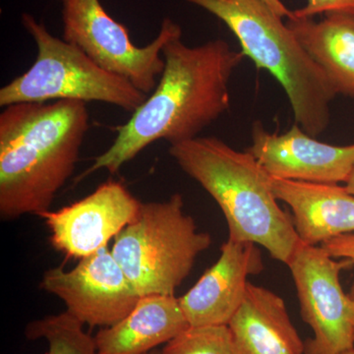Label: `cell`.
I'll use <instances>...</instances> for the list:
<instances>
[{"label": "cell", "instance_id": "cell-1", "mask_svg": "<svg viewBox=\"0 0 354 354\" xmlns=\"http://www.w3.org/2000/svg\"><path fill=\"white\" fill-rule=\"evenodd\" d=\"M165 65L157 87L133 111L106 152L76 181L106 169L116 174L127 162L160 140L169 145L197 138L198 134L228 111L230 78L244 58L241 51L218 39L197 46L181 37L162 48Z\"/></svg>", "mask_w": 354, "mask_h": 354}, {"label": "cell", "instance_id": "cell-2", "mask_svg": "<svg viewBox=\"0 0 354 354\" xmlns=\"http://www.w3.org/2000/svg\"><path fill=\"white\" fill-rule=\"evenodd\" d=\"M90 129L87 104L22 102L0 113V216L50 211L75 171Z\"/></svg>", "mask_w": 354, "mask_h": 354}, {"label": "cell", "instance_id": "cell-3", "mask_svg": "<svg viewBox=\"0 0 354 354\" xmlns=\"http://www.w3.org/2000/svg\"><path fill=\"white\" fill-rule=\"evenodd\" d=\"M169 153L218 205L228 239L264 247L272 259L288 265L300 239L292 216L279 206L271 174L252 153L216 137L174 144Z\"/></svg>", "mask_w": 354, "mask_h": 354}, {"label": "cell", "instance_id": "cell-4", "mask_svg": "<svg viewBox=\"0 0 354 354\" xmlns=\"http://www.w3.org/2000/svg\"><path fill=\"white\" fill-rule=\"evenodd\" d=\"M213 14L234 32L244 57L285 88L295 121L310 136L329 127L337 93L281 16L264 0H184Z\"/></svg>", "mask_w": 354, "mask_h": 354}, {"label": "cell", "instance_id": "cell-5", "mask_svg": "<svg viewBox=\"0 0 354 354\" xmlns=\"http://www.w3.org/2000/svg\"><path fill=\"white\" fill-rule=\"evenodd\" d=\"M183 206L179 193L167 201L142 203L136 218L114 239L111 253L141 297L174 295L213 243Z\"/></svg>", "mask_w": 354, "mask_h": 354}, {"label": "cell", "instance_id": "cell-6", "mask_svg": "<svg viewBox=\"0 0 354 354\" xmlns=\"http://www.w3.org/2000/svg\"><path fill=\"white\" fill-rule=\"evenodd\" d=\"M36 43L34 64L0 90V106L22 102H97L136 111L147 95L125 79L95 64L75 44L51 35L29 13L21 17Z\"/></svg>", "mask_w": 354, "mask_h": 354}, {"label": "cell", "instance_id": "cell-7", "mask_svg": "<svg viewBox=\"0 0 354 354\" xmlns=\"http://www.w3.org/2000/svg\"><path fill=\"white\" fill-rule=\"evenodd\" d=\"M62 1L64 39L78 46L102 68L150 95L164 72L162 48L181 37L180 26L165 18L152 43L137 46L127 28L111 17L100 0Z\"/></svg>", "mask_w": 354, "mask_h": 354}, {"label": "cell", "instance_id": "cell-8", "mask_svg": "<svg viewBox=\"0 0 354 354\" xmlns=\"http://www.w3.org/2000/svg\"><path fill=\"white\" fill-rule=\"evenodd\" d=\"M354 262L333 257L322 246L299 241L288 263L302 320L314 333L305 354H342L354 348V306L339 276Z\"/></svg>", "mask_w": 354, "mask_h": 354}, {"label": "cell", "instance_id": "cell-9", "mask_svg": "<svg viewBox=\"0 0 354 354\" xmlns=\"http://www.w3.org/2000/svg\"><path fill=\"white\" fill-rule=\"evenodd\" d=\"M41 286L62 299L70 315L90 327H111L138 304L140 295L108 247L65 271L44 272Z\"/></svg>", "mask_w": 354, "mask_h": 354}, {"label": "cell", "instance_id": "cell-10", "mask_svg": "<svg viewBox=\"0 0 354 354\" xmlns=\"http://www.w3.org/2000/svg\"><path fill=\"white\" fill-rule=\"evenodd\" d=\"M141 205L124 184L111 179L83 199L39 216L50 230L51 246L82 259L106 248L136 218Z\"/></svg>", "mask_w": 354, "mask_h": 354}, {"label": "cell", "instance_id": "cell-11", "mask_svg": "<svg viewBox=\"0 0 354 354\" xmlns=\"http://www.w3.org/2000/svg\"><path fill=\"white\" fill-rule=\"evenodd\" d=\"M272 176L305 183H346L354 169V144L334 146L310 136L295 123L288 131H267L257 121L246 149Z\"/></svg>", "mask_w": 354, "mask_h": 354}, {"label": "cell", "instance_id": "cell-12", "mask_svg": "<svg viewBox=\"0 0 354 354\" xmlns=\"http://www.w3.org/2000/svg\"><path fill=\"white\" fill-rule=\"evenodd\" d=\"M264 269L257 244L227 239L215 264L178 298L190 327L227 326L245 297L249 277Z\"/></svg>", "mask_w": 354, "mask_h": 354}, {"label": "cell", "instance_id": "cell-13", "mask_svg": "<svg viewBox=\"0 0 354 354\" xmlns=\"http://www.w3.org/2000/svg\"><path fill=\"white\" fill-rule=\"evenodd\" d=\"M272 186L279 201L290 206L293 225L304 243L321 246L339 235L354 232V195L344 186L274 176Z\"/></svg>", "mask_w": 354, "mask_h": 354}, {"label": "cell", "instance_id": "cell-14", "mask_svg": "<svg viewBox=\"0 0 354 354\" xmlns=\"http://www.w3.org/2000/svg\"><path fill=\"white\" fill-rule=\"evenodd\" d=\"M227 327L236 354H305L283 298L250 281Z\"/></svg>", "mask_w": 354, "mask_h": 354}, {"label": "cell", "instance_id": "cell-15", "mask_svg": "<svg viewBox=\"0 0 354 354\" xmlns=\"http://www.w3.org/2000/svg\"><path fill=\"white\" fill-rule=\"evenodd\" d=\"M189 327L178 298L146 295L120 322L102 328L95 335V346L97 354H146Z\"/></svg>", "mask_w": 354, "mask_h": 354}, {"label": "cell", "instance_id": "cell-16", "mask_svg": "<svg viewBox=\"0 0 354 354\" xmlns=\"http://www.w3.org/2000/svg\"><path fill=\"white\" fill-rule=\"evenodd\" d=\"M286 25L325 72L337 95L354 97V14H327L320 22L292 14Z\"/></svg>", "mask_w": 354, "mask_h": 354}, {"label": "cell", "instance_id": "cell-17", "mask_svg": "<svg viewBox=\"0 0 354 354\" xmlns=\"http://www.w3.org/2000/svg\"><path fill=\"white\" fill-rule=\"evenodd\" d=\"M83 326L65 311L28 324L25 335L30 341L46 339V354H97L95 337L86 333Z\"/></svg>", "mask_w": 354, "mask_h": 354}, {"label": "cell", "instance_id": "cell-18", "mask_svg": "<svg viewBox=\"0 0 354 354\" xmlns=\"http://www.w3.org/2000/svg\"><path fill=\"white\" fill-rule=\"evenodd\" d=\"M162 351V354H236L227 326L189 327Z\"/></svg>", "mask_w": 354, "mask_h": 354}, {"label": "cell", "instance_id": "cell-19", "mask_svg": "<svg viewBox=\"0 0 354 354\" xmlns=\"http://www.w3.org/2000/svg\"><path fill=\"white\" fill-rule=\"evenodd\" d=\"M332 13L354 14V0H307L306 6L293 11L297 18H313Z\"/></svg>", "mask_w": 354, "mask_h": 354}, {"label": "cell", "instance_id": "cell-20", "mask_svg": "<svg viewBox=\"0 0 354 354\" xmlns=\"http://www.w3.org/2000/svg\"><path fill=\"white\" fill-rule=\"evenodd\" d=\"M333 257L337 259L351 260L354 262V234L339 235L335 239L324 242L322 245Z\"/></svg>", "mask_w": 354, "mask_h": 354}, {"label": "cell", "instance_id": "cell-21", "mask_svg": "<svg viewBox=\"0 0 354 354\" xmlns=\"http://www.w3.org/2000/svg\"><path fill=\"white\" fill-rule=\"evenodd\" d=\"M264 1L281 18H290L292 16V11L288 10L281 0H264Z\"/></svg>", "mask_w": 354, "mask_h": 354}, {"label": "cell", "instance_id": "cell-22", "mask_svg": "<svg viewBox=\"0 0 354 354\" xmlns=\"http://www.w3.org/2000/svg\"><path fill=\"white\" fill-rule=\"evenodd\" d=\"M344 187L349 193L354 195V169L351 172V176L348 177V181L344 183Z\"/></svg>", "mask_w": 354, "mask_h": 354}, {"label": "cell", "instance_id": "cell-23", "mask_svg": "<svg viewBox=\"0 0 354 354\" xmlns=\"http://www.w3.org/2000/svg\"><path fill=\"white\" fill-rule=\"evenodd\" d=\"M348 295L349 297H351V301H353L354 306V281L353 286H351V290H349Z\"/></svg>", "mask_w": 354, "mask_h": 354}, {"label": "cell", "instance_id": "cell-24", "mask_svg": "<svg viewBox=\"0 0 354 354\" xmlns=\"http://www.w3.org/2000/svg\"><path fill=\"white\" fill-rule=\"evenodd\" d=\"M146 354H162V349H160V348H156V349H153V351H150V353H148Z\"/></svg>", "mask_w": 354, "mask_h": 354}, {"label": "cell", "instance_id": "cell-25", "mask_svg": "<svg viewBox=\"0 0 354 354\" xmlns=\"http://www.w3.org/2000/svg\"><path fill=\"white\" fill-rule=\"evenodd\" d=\"M342 354H354V348L349 349V351H344V353H342Z\"/></svg>", "mask_w": 354, "mask_h": 354}]
</instances>
